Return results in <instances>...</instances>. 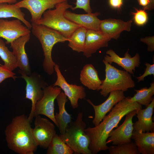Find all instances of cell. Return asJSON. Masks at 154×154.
<instances>
[{
	"label": "cell",
	"mask_w": 154,
	"mask_h": 154,
	"mask_svg": "<svg viewBox=\"0 0 154 154\" xmlns=\"http://www.w3.org/2000/svg\"><path fill=\"white\" fill-rule=\"evenodd\" d=\"M15 74L4 65H0V84L6 79L12 78L15 80L17 77Z\"/></svg>",
	"instance_id": "32"
},
{
	"label": "cell",
	"mask_w": 154,
	"mask_h": 154,
	"mask_svg": "<svg viewBox=\"0 0 154 154\" xmlns=\"http://www.w3.org/2000/svg\"><path fill=\"white\" fill-rule=\"evenodd\" d=\"M137 110H133L126 114L123 122L109 134L106 141L107 144L112 143L117 145L132 142L131 137L133 131V118L136 114Z\"/></svg>",
	"instance_id": "11"
},
{
	"label": "cell",
	"mask_w": 154,
	"mask_h": 154,
	"mask_svg": "<svg viewBox=\"0 0 154 154\" xmlns=\"http://www.w3.org/2000/svg\"><path fill=\"white\" fill-rule=\"evenodd\" d=\"M110 5L112 8L119 9L123 4V0H109Z\"/></svg>",
	"instance_id": "35"
},
{
	"label": "cell",
	"mask_w": 154,
	"mask_h": 154,
	"mask_svg": "<svg viewBox=\"0 0 154 154\" xmlns=\"http://www.w3.org/2000/svg\"><path fill=\"white\" fill-rule=\"evenodd\" d=\"M83 117V112H79L76 120L72 121L65 133L59 136L73 150L74 154H92L89 148L90 140L85 131L86 125Z\"/></svg>",
	"instance_id": "5"
},
{
	"label": "cell",
	"mask_w": 154,
	"mask_h": 154,
	"mask_svg": "<svg viewBox=\"0 0 154 154\" xmlns=\"http://www.w3.org/2000/svg\"><path fill=\"white\" fill-rule=\"evenodd\" d=\"M145 64L146 67L144 73L142 75L136 77L137 82L143 81L144 78L148 76H154V64H151L149 63H145Z\"/></svg>",
	"instance_id": "33"
},
{
	"label": "cell",
	"mask_w": 154,
	"mask_h": 154,
	"mask_svg": "<svg viewBox=\"0 0 154 154\" xmlns=\"http://www.w3.org/2000/svg\"><path fill=\"white\" fill-rule=\"evenodd\" d=\"M91 0H76L74 3L75 6L72 7L71 9L74 10L78 9H82L87 13H92V9L90 5Z\"/></svg>",
	"instance_id": "31"
},
{
	"label": "cell",
	"mask_w": 154,
	"mask_h": 154,
	"mask_svg": "<svg viewBox=\"0 0 154 154\" xmlns=\"http://www.w3.org/2000/svg\"><path fill=\"white\" fill-rule=\"evenodd\" d=\"M35 127L32 129L34 137L38 146L47 149L56 133L54 124L40 115L35 117Z\"/></svg>",
	"instance_id": "10"
},
{
	"label": "cell",
	"mask_w": 154,
	"mask_h": 154,
	"mask_svg": "<svg viewBox=\"0 0 154 154\" xmlns=\"http://www.w3.org/2000/svg\"><path fill=\"white\" fill-rule=\"evenodd\" d=\"M108 149L110 154H139L135 143L132 142L111 146Z\"/></svg>",
	"instance_id": "29"
},
{
	"label": "cell",
	"mask_w": 154,
	"mask_h": 154,
	"mask_svg": "<svg viewBox=\"0 0 154 154\" xmlns=\"http://www.w3.org/2000/svg\"><path fill=\"white\" fill-rule=\"evenodd\" d=\"M131 139L133 140L139 154H154V132L140 133L133 131Z\"/></svg>",
	"instance_id": "21"
},
{
	"label": "cell",
	"mask_w": 154,
	"mask_h": 154,
	"mask_svg": "<svg viewBox=\"0 0 154 154\" xmlns=\"http://www.w3.org/2000/svg\"><path fill=\"white\" fill-rule=\"evenodd\" d=\"M30 38V34H29L18 38L10 44L17 62V67L28 75L31 73V71L25 46Z\"/></svg>",
	"instance_id": "15"
},
{
	"label": "cell",
	"mask_w": 154,
	"mask_h": 154,
	"mask_svg": "<svg viewBox=\"0 0 154 154\" xmlns=\"http://www.w3.org/2000/svg\"><path fill=\"white\" fill-rule=\"evenodd\" d=\"M103 62L105 65V78L99 89L102 96L106 97L114 91H126L135 86V83L128 72L117 69L104 59Z\"/></svg>",
	"instance_id": "6"
},
{
	"label": "cell",
	"mask_w": 154,
	"mask_h": 154,
	"mask_svg": "<svg viewBox=\"0 0 154 154\" xmlns=\"http://www.w3.org/2000/svg\"><path fill=\"white\" fill-rule=\"evenodd\" d=\"M128 50L125 53L124 57H121L113 50L109 49L106 52L108 55L104 56V60L110 64L113 62L117 64L125 71L133 75L135 68L138 67L140 64V57L139 54L136 53L135 56L131 57L128 53Z\"/></svg>",
	"instance_id": "17"
},
{
	"label": "cell",
	"mask_w": 154,
	"mask_h": 154,
	"mask_svg": "<svg viewBox=\"0 0 154 154\" xmlns=\"http://www.w3.org/2000/svg\"><path fill=\"white\" fill-rule=\"evenodd\" d=\"M54 68L56 73L57 79L52 85L60 87L63 90L70 100L72 108H78V100L84 99L86 96L84 88L81 85L68 83L62 75L58 64H56Z\"/></svg>",
	"instance_id": "9"
},
{
	"label": "cell",
	"mask_w": 154,
	"mask_h": 154,
	"mask_svg": "<svg viewBox=\"0 0 154 154\" xmlns=\"http://www.w3.org/2000/svg\"><path fill=\"white\" fill-rule=\"evenodd\" d=\"M110 40L100 31L87 30L83 55L90 57L101 48L108 46Z\"/></svg>",
	"instance_id": "19"
},
{
	"label": "cell",
	"mask_w": 154,
	"mask_h": 154,
	"mask_svg": "<svg viewBox=\"0 0 154 154\" xmlns=\"http://www.w3.org/2000/svg\"><path fill=\"white\" fill-rule=\"evenodd\" d=\"M154 108V99L145 109H138L136 112L138 120L133 124V131L140 133L153 132L154 123L152 116Z\"/></svg>",
	"instance_id": "20"
},
{
	"label": "cell",
	"mask_w": 154,
	"mask_h": 154,
	"mask_svg": "<svg viewBox=\"0 0 154 154\" xmlns=\"http://www.w3.org/2000/svg\"><path fill=\"white\" fill-rule=\"evenodd\" d=\"M0 57L4 62V65L13 71L17 67V62L12 52L6 46L4 41L0 39Z\"/></svg>",
	"instance_id": "28"
},
{
	"label": "cell",
	"mask_w": 154,
	"mask_h": 154,
	"mask_svg": "<svg viewBox=\"0 0 154 154\" xmlns=\"http://www.w3.org/2000/svg\"><path fill=\"white\" fill-rule=\"evenodd\" d=\"M73 150L56 133L47 148V154H73Z\"/></svg>",
	"instance_id": "27"
},
{
	"label": "cell",
	"mask_w": 154,
	"mask_h": 154,
	"mask_svg": "<svg viewBox=\"0 0 154 154\" xmlns=\"http://www.w3.org/2000/svg\"><path fill=\"white\" fill-rule=\"evenodd\" d=\"M136 93L132 97H129V100L136 102L141 105L147 107L154 99L153 97L154 94V82L153 81L150 84L149 88L144 87L138 90H135Z\"/></svg>",
	"instance_id": "26"
},
{
	"label": "cell",
	"mask_w": 154,
	"mask_h": 154,
	"mask_svg": "<svg viewBox=\"0 0 154 154\" xmlns=\"http://www.w3.org/2000/svg\"><path fill=\"white\" fill-rule=\"evenodd\" d=\"M28 117L24 114L13 118L5 131L9 148L19 154H34L38 146Z\"/></svg>",
	"instance_id": "2"
},
{
	"label": "cell",
	"mask_w": 154,
	"mask_h": 154,
	"mask_svg": "<svg viewBox=\"0 0 154 154\" xmlns=\"http://www.w3.org/2000/svg\"><path fill=\"white\" fill-rule=\"evenodd\" d=\"M31 25L32 33L39 41L43 51V68L48 74L52 75L56 64L52 58V48L56 44L68 41V38L59 31L45 26L34 23Z\"/></svg>",
	"instance_id": "3"
},
{
	"label": "cell",
	"mask_w": 154,
	"mask_h": 154,
	"mask_svg": "<svg viewBox=\"0 0 154 154\" xmlns=\"http://www.w3.org/2000/svg\"><path fill=\"white\" fill-rule=\"evenodd\" d=\"M25 16L21 8L17 7L15 4L0 3V19L14 17L21 20L29 29H31V24L25 19Z\"/></svg>",
	"instance_id": "24"
},
{
	"label": "cell",
	"mask_w": 154,
	"mask_h": 154,
	"mask_svg": "<svg viewBox=\"0 0 154 154\" xmlns=\"http://www.w3.org/2000/svg\"><path fill=\"white\" fill-rule=\"evenodd\" d=\"M125 97L116 104L97 125L86 128L85 131L90 140L89 148L92 154H96L109 148L106 143L110 131L118 124L123 117L130 112L142 109V105Z\"/></svg>",
	"instance_id": "1"
},
{
	"label": "cell",
	"mask_w": 154,
	"mask_h": 154,
	"mask_svg": "<svg viewBox=\"0 0 154 154\" xmlns=\"http://www.w3.org/2000/svg\"><path fill=\"white\" fill-rule=\"evenodd\" d=\"M80 80L89 89L98 91L102 81L99 78L97 71L91 64H86L83 67L80 72Z\"/></svg>",
	"instance_id": "22"
},
{
	"label": "cell",
	"mask_w": 154,
	"mask_h": 154,
	"mask_svg": "<svg viewBox=\"0 0 154 154\" xmlns=\"http://www.w3.org/2000/svg\"><path fill=\"white\" fill-rule=\"evenodd\" d=\"M72 7L68 1L56 4L54 9L47 10L35 24L42 25L60 32L68 38L80 26L70 21L64 16L65 11Z\"/></svg>",
	"instance_id": "4"
},
{
	"label": "cell",
	"mask_w": 154,
	"mask_h": 154,
	"mask_svg": "<svg viewBox=\"0 0 154 154\" xmlns=\"http://www.w3.org/2000/svg\"><path fill=\"white\" fill-rule=\"evenodd\" d=\"M68 0H22L15 3L19 8L27 9L31 13L32 23H36L46 11L55 8L58 3Z\"/></svg>",
	"instance_id": "12"
},
{
	"label": "cell",
	"mask_w": 154,
	"mask_h": 154,
	"mask_svg": "<svg viewBox=\"0 0 154 154\" xmlns=\"http://www.w3.org/2000/svg\"><path fill=\"white\" fill-rule=\"evenodd\" d=\"M137 0V1H138V0Z\"/></svg>",
	"instance_id": "38"
},
{
	"label": "cell",
	"mask_w": 154,
	"mask_h": 154,
	"mask_svg": "<svg viewBox=\"0 0 154 154\" xmlns=\"http://www.w3.org/2000/svg\"><path fill=\"white\" fill-rule=\"evenodd\" d=\"M59 108L58 113H56L55 119L57 124L60 134H64L66 127L72 121L71 115L67 112L65 104L68 101L66 96L61 92L56 98Z\"/></svg>",
	"instance_id": "23"
},
{
	"label": "cell",
	"mask_w": 154,
	"mask_h": 154,
	"mask_svg": "<svg viewBox=\"0 0 154 154\" xmlns=\"http://www.w3.org/2000/svg\"><path fill=\"white\" fill-rule=\"evenodd\" d=\"M30 33V29L22 24L19 19L9 21L0 19V37L5 39L7 44Z\"/></svg>",
	"instance_id": "13"
},
{
	"label": "cell",
	"mask_w": 154,
	"mask_h": 154,
	"mask_svg": "<svg viewBox=\"0 0 154 154\" xmlns=\"http://www.w3.org/2000/svg\"><path fill=\"white\" fill-rule=\"evenodd\" d=\"M110 93L107 99L99 105H94L90 99L86 100L94 110V117L92 122L95 126L97 125L102 121L107 113L116 104L125 97L124 92L121 90L113 91Z\"/></svg>",
	"instance_id": "14"
},
{
	"label": "cell",
	"mask_w": 154,
	"mask_h": 154,
	"mask_svg": "<svg viewBox=\"0 0 154 154\" xmlns=\"http://www.w3.org/2000/svg\"><path fill=\"white\" fill-rule=\"evenodd\" d=\"M135 9L136 12L131 13L133 15L134 22L137 25L143 26L145 24L147 21V14L144 9L138 10Z\"/></svg>",
	"instance_id": "30"
},
{
	"label": "cell",
	"mask_w": 154,
	"mask_h": 154,
	"mask_svg": "<svg viewBox=\"0 0 154 154\" xmlns=\"http://www.w3.org/2000/svg\"><path fill=\"white\" fill-rule=\"evenodd\" d=\"M87 29L80 27L75 30L68 38V46L78 53L83 52L85 43Z\"/></svg>",
	"instance_id": "25"
},
{
	"label": "cell",
	"mask_w": 154,
	"mask_h": 154,
	"mask_svg": "<svg viewBox=\"0 0 154 154\" xmlns=\"http://www.w3.org/2000/svg\"><path fill=\"white\" fill-rule=\"evenodd\" d=\"M132 22L131 20L125 22L120 19H105L101 20L100 25V31L111 40H117L123 31H130Z\"/></svg>",
	"instance_id": "16"
},
{
	"label": "cell",
	"mask_w": 154,
	"mask_h": 154,
	"mask_svg": "<svg viewBox=\"0 0 154 154\" xmlns=\"http://www.w3.org/2000/svg\"><path fill=\"white\" fill-rule=\"evenodd\" d=\"M150 3L151 7L153 9L154 8V0H147Z\"/></svg>",
	"instance_id": "37"
},
{
	"label": "cell",
	"mask_w": 154,
	"mask_h": 154,
	"mask_svg": "<svg viewBox=\"0 0 154 154\" xmlns=\"http://www.w3.org/2000/svg\"><path fill=\"white\" fill-rule=\"evenodd\" d=\"M100 15L99 12L77 14L67 10L65 12L64 16L68 20L87 30L100 31L101 20L98 17Z\"/></svg>",
	"instance_id": "18"
},
{
	"label": "cell",
	"mask_w": 154,
	"mask_h": 154,
	"mask_svg": "<svg viewBox=\"0 0 154 154\" xmlns=\"http://www.w3.org/2000/svg\"><path fill=\"white\" fill-rule=\"evenodd\" d=\"M21 77L26 82L25 98L30 100L32 103L31 111L28 117L31 123L34 117L33 113L35 104L43 95V89L48 84L42 76L34 72L29 75L19 70L18 72Z\"/></svg>",
	"instance_id": "7"
},
{
	"label": "cell",
	"mask_w": 154,
	"mask_h": 154,
	"mask_svg": "<svg viewBox=\"0 0 154 154\" xmlns=\"http://www.w3.org/2000/svg\"><path fill=\"white\" fill-rule=\"evenodd\" d=\"M17 0H0V3H7L9 4H15L17 3Z\"/></svg>",
	"instance_id": "36"
},
{
	"label": "cell",
	"mask_w": 154,
	"mask_h": 154,
	"mask_svg": "<svg viewBox=\"0 0 154 154\" xmlns=\"http://www.w3.org/2000/svg\"><path fill=\"white\" fill-rule=\"evenodd\" d=\"M61 88L52 85L47 86L43 89L42 98L36 103L34 110V117L44 115L50 119L57 127L54 117V101L61 92Z\"/></svg>",
	"instance_id": "8"
},
{
	"label": "cell",
	"mask_w": 154,
	"mask_h": 154,
	"mask_svg": "<svg viewBox=\"0 0 154 154\" xmlns=\"http://www.w3.org/2000/svg\"><path fill=\"white\" fill-rule=\"evenodd\" d=\"M140 40L147 45V50L153 52L154 50V36L145 37L141 38Z\"/></svg>",
	"instance_id": "34"
}]
</instances>
